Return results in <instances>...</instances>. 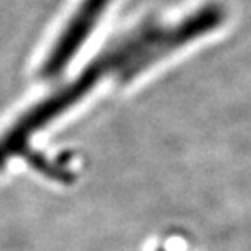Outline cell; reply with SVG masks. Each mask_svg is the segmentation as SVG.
Listing matches in <instances>:
<instances>
[{
    "instance_id": "cell-1",
    "label": "cell",
    "mask_w": 251,
    "mask_h": 251,
    "mask_svg": "<svg viewBox=\"0 0 251 251\" xmlns=\"http://www.w3.org/2000/svg\"><path fill=\"white\" fill-rule=\"evenodd\" d=\"M222 21H225L224 7L218 4H208L188 14L176 26L164 28L157 25L149 26L145 33V44L141 51L126 65L124 70H121V80H129L149 65L159 61L169 52L176 51L178 47L215 30L222 25Z\"/></svg>"
},
{
    "instance_id": "cell-2",
    "label": "cell",
    "mask_w": 251,
    "mask_h": 251,
    "mask_svg": "<svg viewBox=\"0 0 251 251\" xmlns=\"http://www.w3.org/2000/svg\"><path fill=\"white\" fill-rule=\"evenodd\" d=\"M159 251H166V250H159Z\"/></svg>"
}]
</instances>
